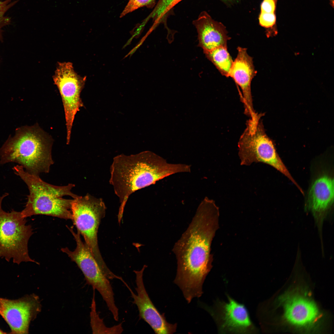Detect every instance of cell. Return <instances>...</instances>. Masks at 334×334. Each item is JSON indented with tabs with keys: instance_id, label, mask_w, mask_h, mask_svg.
<instances>
[{
	"instance_id": "obj_10",
	"label": "cell",
	"mask_w": 334,
	"mask_h": 334,
	"mask_svg": "<svg viewBox=\"0 0 334 334\" xmlns=\"http://www.w3.org/2000/svg\"><path fill=\"white\" fill-rule=\"evenodd\" d=\"M199 302L200 306L213 317L221 333L244 334L256 332L246 308L229 297L227 302L217 301L212 307Z\"/></svg>"
},
{
	"instance_id": "obj_4",
	"label": "cell",
	"mask_w": 334,
	"mask_h": 334,
	"mask_svg": "<svg viewBox=\"0 0 334 334\" xmlns=\"http://www.w3.org/2000/svg\"><path fill=\"white\" fill-rule=\"evenodd\" d=\"M12 169L25 183L29 191L27 201L21 212L24 217L43 215L71 220L73 199H65L63 197L69 196L75 199L79 196L71 191L74 184L57 186L49 184L38 175L28 172L19 165L14 166Z\"/></svg>"
},
{
	"instance_id": "obj_16",
	"label": "cell",
	"mask_w": 334,
	"mask_h": 334,
	"mask_svg": "<svg viewBox=\"0 0 334 334\" xmlns=\"http://www.w3.org/2000/svg\"><path fill=\"white\" fill-rule=\"evenodd\" d=\"M198 34L199 46L203 52L221 46H227L230 37L227 35L225 27L213 20L206 12L201 13L193 22Z\"/></svg>"
},
{
	"instance_id": "obj_24",
	"label": "cell",
	"mask_w": 334,
	"mask_h": 334,
	"mask_svg": "<svg viewBox=\"0 0 334 334\" xmlns=\"http://www.w3.org/2000/svg\"><path fill=\"white\" fill-rule=\"evenodd\" d=\"M274 0L275 1V2L276 3L277 0Z\"/></svg>"
},
{
	"instance_id": "obj_3",
	"label": "cell",
	"mask_w": 334,
	"mask_h": 334,
	"mask_svg": "<svg viewBox=\"0 0 334 334\" xmlns=\"http://www.w3.org/2000/svg\"><path fill=\"white\" fill-rule=\"evenodd\" d=\"M53 143L52 138L38 124L21 127L0 148V164L17 163L36 175L48 173L54 163Z\"/></svg>"
},
{
	"instance_id": "obj_15",
	"label": "cell",
	"mask_w": 334,
	"mask_h": 334,
	"mask_svg": "<svg viewBox=\"0 0 334 334\" xmlns=\"http://www.w3.org/2000/svg\"><path fill=\"white\" fill-rule=\"evenodd\" d=\"M284 317L295 326L306 328L312 325L319 317L318 308L311 299L298 294H287L280 299Z\"/></svg>"
},
{
	"instance_id": "obj_9",
	"label": "cell",
	"mask_w": 334,
	"mask_h": 334,
	"mask_svg": "<svg viewBox=\"0 0 334 334\" xmlns=\"http://www.w3.org/2000/svg\"><path fill=\"white\" fill-rule=\"evenodd\" d=\"M53 78L62 99L66 120V144H68L75 115L84 106L80 94L86 78L78 75L72 64L69 62H58Z\"/></svg>"
},
{
	"instance_id": "obj_23",
	"label": "cell",
	"mask_w": 334,
	"mask_h": 334,
	"mask_svg": "<svg viewBox=\"0 0 334 334\" xmlns=\"http://www.w3.org/2000/svg\"><path fill=\"white\" fill-rule=\"evenodd\" d=\"M181 0H177V2H176V4H177V3L181 1Z\"/></svg>"
},
{
	"instance_id": "obj_17",
	"label": "cell",
	"mask_w": 334,
	"mask_h": 334,
	"mask_svg": "<svg viewBox=\"0 0 334 334\" xmlns=\"http://www.w3.org/2000/svg\"><path fill=\"white\" fill-rule=\"evenodd\" d=\"M204 53L222 75L229 77L233 61L228 51L227 46L220 47Z\"/></svg>"
},
{
	"instance_id": "obj_18",
	"label": "cell",
	"mask_w": 334,
	"mask_h": 334,
	"mask_svg": "<svg viewBox=\"0 0 334 334\" xmlns=\"http://www.w3.org/2000/svg\"><path fill=\"white\" fill-rule=\"evenodd\" d=\"M93 293L91 305L90 312V323L92 333L93 334H120L123 330L122 323L114 326L112 327H106L103 319L99 317L96 311V305L95 299V294Z\"/></svg>"
},
{
	"instance_id": "obj_1",
	"label": "cell",
	"mask_w": 334,
	"mask_h": 334,
	"mask_svg": "<svg viewBox=\"0 0 334 334\" xmlns=\"http://www.w3.org/2000/svg\"><path fill=\"white\" fill-rule=\"evenodd\" d=\"M219 209L215 201L205 197L173 246L177 264L173 282L188 303L203 293V284L212 268L211 246L219 228Z\"/></svg>"
},
{
	"instance_id": "obj_21",
	"label": "cell",
	"mask_w": 334,
	"mask_h": 334,
	"mask_svg": "<svg viewBox=\"0 0 334 334\" xmlns=\"http://www.w3.org/2000/svg\"><path fill=\"white\" fill-rule=\"evenodd\" d=\"M155 0H128V2L121 13L122 18L128 14L143 6H150Z\"/></svg>"
},
{
	"instance_id": "obj_14",
	"label": "cell",
	"mask_w": 334,
	"mask_h": 334,
	"mask_svg": "<svg viewBox=\"0 0 334 334\" xmlns=\"http://www.w3.org/2000/svg\"><path fill=\"white\" fill-rule=\"evenodd\" d=\"M237 50V56L233 62L229 77L232 78L240 87L245 113L251 118L256 114L253 107L251 83L257 72L255 70L253 58L248 54L247 49L238 47Z\"/></svg>"
},
{
	"instance_id": "obj_13",
	"label": "cell",
	"mask_w": 334,
	"mask_h": 334,
	"mask_svg": "<svg viewBox=\"0 0 334 334\" xmlns=\"http://www.w3.org/2000/svg\"><path fill=\"white\" fill-rule=\"evenodd\" d=\"M334 180L325 174L317 178L310 189L307 208L312 212L322 240L323 224L334 201Z\"/></svg>"
},
{
	"instance_id": "obj_11",
	"label": "cell",
	"mask_w": 334,
	"mask_h": 334,
	"mask_svg": "<svg viewBox=\"0 0 334 334\" xmlns=\"http://www.w3.org/2000/svg\"><path fill=\"white\" fill-rule=\"evenodd\" d=\"M39 297L32 294L17 299L0 298V315L9 325L10 334H28L30 324L41 312Z\"/></svg>"
},
{
	"instance_id": "obj_8",
	"label": "cell",
	"mask_w": 334,
	"mask_h": 334,
	"mask_svg": "<svg viewBox=\"0 0 334 334\" xmlns=\"http://www.w3.org/2000/svg\"><path fill=\"white\" fill-rule=\"evenodd\" d=\"M76 243V247L71 251L68 247L61 250L75 262L83 272L88 285L99 293L105 302L114 319L119 318L118 309L116 305L114 294L109 279L104 274L90 249L82 240L80 234L75 233L72 227L67 226Z\"/></svg>"
},
{
	"instance_id": "obj_19",
	"label": "cell",
	"mask_w": 334,
	"mask_h": 334,
	"mask_svg": "<svg viewBox=\"0 0 334 334\" xmlns=\"http://www.w3.org/2000/svg\"><path fill=\"white\" fill-rule=\"evenodd\" d=\"M276 3L274 0H264L261 6L259 23L262 27L269 29L275 24Z\"/></svg>"
},
{
	"instance_id": "obj_5",
	"label": "cell",
	"mask_w": 334,
	"mask_h": 334,
	"mask_svg": "<svg viewBox=\"0 0 334 334\" xmlns=\"http://www.w3.org/2000/svg\"><path fill=\"white\" fill-rule=\"evenodd\" d=\"M263 115L257 113L247 122L246 127L238 143L241 164L249 165L258 162L268 164L297 185L276 152L272 142L265 133L260 120Z\"/></svg>"
},
{
	"instance_id": "obj_2",
	"label": "cell",
	"mask_w": 334,
	"mask_h": 334,
	"mask_svg": "<svg viewBox=\"0 0 334 334\" xmlns=\"http://www.w3.org/2000/svg\"><path fill=\"white\" fill-rule=\"evenodd\" d=\"M190 171V165L168 163L164 159L149 151L115 156L110 168L109 183L121 203L118 215L119 223L127 199L132 193L172 174Z\"/></svg>"
},
{
	"instance_id": "obj_6",
	"label": "cell",
	"mask_w": 334,
	"mask_h": 334,
	"mask_svg": "<svg viewBox=\"0 0 334 334\" xmlns=\"http://www.w3.org/2000/svg\"><path fill=\"white\" fill-rule=\"evenodd\" d=\"M8 195L5 193L0 196V259L8 262L12 259L18 265L28 262L39 264L28 254V242L33 233L32 226L27 225L21 212H6L2 208L3 199Z\"/></svg>"
},
{
	"instance_id": "obj_7",
	"label": "cell",
	"mask_w": 334,
	"mask_h": 334,
	"mask_svg": "<svg viewBox=\"0 0 334 334\" xmlns=\"http://www.w3.org/2000/svg\"><path fill=\"white\" fill-rule=\"evenodd\" d=\"M106 207L101 198L87 194L73 199L71 205L72 221L81 235L103 273L111 272L101 254L98 244L97 233L101 221L105 215Z\"/></svg>"
},
{
	"instance_id": "obj_12",
	"label": "cell",
	"mask_w": 334,
	"mask_h": 334,
	"mask_svg": "<svg viewBox=\"0 0 334 334\" xmlns=\"http://www.w3.org/2000/svg\"><path fill=\"white\" fill-rule=\"evenodd\" d=\"M147 266L144 265L139 271H134L135 275V294L127 285L133 299L132 302L137 306L140 319H143L151 327L155 333L158 334H170L176 332L177 323L168 322L164 313L158 310L150 299L145 288L143 276Z\"/></svg>"
},
{
	"instance_id": "obj_22",
	"label": "cell",
	"mask_w": 334,
	"mask_h": 334,
	"mask_svg": "<svg viewBox=\"0 0 334 334\" xmlns=\"http://www.w3.org/2000/svg\"><path fill=\"white\" fill-rule=\"evenodd\" d=\"M331 5L333 7L334 6V0H329Z\"/></svg>"
},
{
	"instance_id": "obj_20",
	"label": "cell",
	"mask_w": 334,
	"mask_h": 334,
	"mask_svg": "<svg viewBox=\"0 0 334 334\" xmlns=\"http://www.w3.org/2000/svg\"><path fill=\"white\" fill-rule=\"evenodd\" d=\"M19 0L12 2V0H0V40H2V28L9 24L11 22V18L5 16L6 12L16 4Z\"/></svg>"
}]
</instances>
